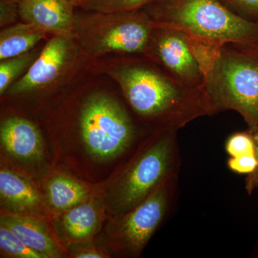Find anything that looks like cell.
Instances as JSON below:
<instances>
[{"mask_svg":"<svg viewBox=\"0 0 258 258\" xmlns=\"http://www.w3.org/2000/svg\"><path fill=\"white\" fill-rule=\"evenodd\" d=\"M107 73L119 85L137 114L160 119L166 128L178 130L195 118L209 115L203 88L181 84L145 55L144 59L123 61Z\"/></svg>","mask_w":258,"mask_h":258,"instance_id":"1","label":"cell"},{"mask_svg":"<svg viewBox=\"0 0 258 258\" xmlns=\"http://www.w3.org/2000/svg\"><path fill=\"white\" fill-rule=\"evenodd\" d=\"M142 10L154 24L184 31L191 44L222 49L258 42V23L235 15L220 0H152Z\"/></svg>","mask_w":258,"mask_h":258,"instance_id":"2","label":"cell"},{"mask_svg":"<svg viewBox=\"0 0 258 258\" xmlns=\"http://www.w3.org/2000/svg\"><path fill=\"white\" fill-rule=\"evenodd\" d=\"M209 115L233 110L252 131L258 126V55L249 46L226 44L203 86Z\"/></svg>","mask_w":258,"mask_h":258,"instance_id":"3","label":"cell"},{"mask_svg":"<svg viewBox=\"0 0 258 258\" xmlns=\"http://www.w3.org/2000/svg\"><path fill=\"white\" fill-rule=\"evenodd\" d=\"M154 23L144 10L75 13L74 36L91 57L106 54L145 55Z\"/></svg>","mask_w":258,"mask_h":258,"instance_id":"4","label":"cell"},{"mask_svg":"<svg viewBox=\"0 0 258 258\" xmlns=\"http://www.w3.org/2000/svg\"><path fill=\"white\" fill-rule=\"evenodd\" d=\"M81 129L88 152L103 160L124 152L135 137V126L124 107L104 93L91 95L85 102Z\"/></svg>","mask_w":258,"mask_h":258,"instance_id":"5","label":"cell"},{"mask_svg":"<svg viewBox=\"0 0 258 258\" xmlns=\"http://www.w3.org/2000/svg\"><path fill=\"white\" fill-rule=\"evenodd\" d=\"M176 132L164 128L161 135L133 161L118 185L116 203L122 211L146 200L168 177L175 175Z\"/></svg>","mask_w":258,"mask_h":258,"instance_id":"6","label":"cell"},{"mask_svg":"<svg viewBox=\"0 0 258 258\" xmlns=\"http://www.w3.org/2000/svg\"><path fill=\"white\" fill-rule=\"evenodd\" d=\"M144 55L181 84L203 88L205 76L194 55L189 37L182 30L154 24Z\"/></svg>","mask_w":258,"mask_h":258,"instance_id":"7","label":"cell"},{"mask_svg":"<svg viewBox=\"0 0 258 258\" xmlns=\"http://www.w3.org/2000/svg\"><path fill=\"white\" fill-rule=\"evenodd\" d=\"M75 42L74 35H54L28 72L13 83L6 93L15 95L40 91L60 82L76 63L78 47Z\"/></svg>","mask_w":258,"mask_h":258,"instance_id":"8","label":"cell"},{"mask_svg":"<svg viewBox=\"0 0 258 258\" xmlns=\"http://www.w3.org/2000/svg\"><path fill=\"white\" fill-rule=\"evenodd\" d=\"M172 175L164 180L142 203L132 209L122 220L119 234L125 247L134 252L144 248L164 218L170 195Z\"/></svg>","mask_w":258,"mask_h":258,"instance_id":"9","label":"cell"},{"mask_svg":"<svg viewBox=\"0 0 258 258\" xmlns=\"http://www.w3.org/2000/svg\"><path fill=\"white\" fill-rule=\"evenodd\" d=\"M75 8L68 0H20L19 16L53 35H73Z\"/></svg>","mask_w":258,"mask_h":258,"instance_id":"10","label":"cell"},{"mask_svg":"<svg viewBox=\"0 0 258 258\" xmlns=\"http://www.w3.org/2000/svg\"><path fill=\"white\" fill-rule=\"evenodd\" d=\"M0 138L5 150L20 160H38L43 154L41 133L36 125L25 118L12 117L4 120Z\"/></svg>","mask_w":258,"mask_h":258,"instance_id":"11","label":"cell"},{"mask_svg":"<svg viewBox=\"0 0 258 258\" xmlns=\"http://www.w3.org/2000/svg\"><path fill=\"white\" fill-rule=\"evenodd\" d=\"M2 203L15 213H40L43 209L36 188L26 178L9 169L0 171Z\"/></svg>","mask_w":258,"mask_h":258,"instance_id":"12","label":"cell"},{"mask_svg":"<svg viewBox=\"0 0 258 258\" xmlns=\"http://www.w3.org/2000/svg\"><path fill=\"white\" fill-rule=\"evenodd\" d=\"M1 224L10 228L24 243L44 257H60L58 247L49 234L46 226L35 217L17 213L3 215Z\"/></svg>","mask_w":258,"mask_h":258,"instance_id":"13","label":"cell"},{"mask_svg":"<svg viewBox=\"0 0 258 258\" xmlns=\"http://www.w3.org/2000/svg\"><path fill=\"white\" fill-rule=\"evenodd\" d=\"M47 32L26 23L14 24L0 32V61L23 55L35 48Z\"/></svg>","mask_w":258,"mask_h":258,"instance_id":"14","label":"cell"},{"mask_svg":"<svg viewBox=\"0 0 258 258\" xmlns=\"http://www.w3.org/2000/svg\"><path fill=\"white\" fill-rule=\"evenodd\" d=\"M51 206L59 211L69 210L86 201L88 189L76 180L68 176H55L47 185Z\"/></svg>","mask_w":258,"mask_h":258,"instance_id":"15","label":"cell"},{"mask_svg":"<svg viewBox=\"0 0 258 258\" xmlns=\"http://www.w3.org/2000/svg\"><path fill=\"white\" fill-rule=\"evenodd\" d=\"M62 225L68 235L76 240L90 237L96 230L98 222L96 209L89 203H82L74 207L62 217Z\"/></svg>","mask_w":258,"mask_h":258,"instance_id":"16","label":"cell"},{"mask_svg":"<svg viewBox=\"0 0 258 258\" xmlns=\"http://www.w3.org/2000/svg\"><path fill=\"white\" fill-rule=\"evenodd\" d=\"M42 50H33L11 58L1 61L0 63V94L6 93L8 88L28 72Z\"/></svg>","mask_w":258,"mask_h":258,"instance_id":"17","label":"cell"},{"mask_svg":"<svg viewBox=\"0 0 258 258\" xmlns=\"http://www.w3.org/2000/svg\"><path fill=\"white\" fill-rule=\"evenodd\" d=\"M0 247L2 250L15 257L45 258L42 254L24 243L13 231L2 224L0 227Z\"/></svg>","mask_w":258,"mask_h":258,"instance_id":"18","label":"cell"},{"mask_svg":"<svg viewBox=\"0 0 258 258\" xmlns=\"http://www.w3.org/2000/svg\"><path fill=\"white\" fill-rule=\"evenodd\" d=\"M152 0H89L83 10L120 13L142 9Z\"/></svg>","mask_w":258,"mask_h":258,"instance_id":"19","label":"cell"},{"mask_svg":"<svg viewBox=\"0 0 258 258\" xmlns=\"http://www.w3.org/2000/svg\"><path fill=\"white\" fill-rule=\"evenodd\" d=\"M225 149L231 157L255 155V145L250 131L232 134L226 142Z\"/></svg>","mask_w":258,"mask_h":258,"instance_id":"20","label":"cell"},{"mask_svg":"<svg viewBox=\"0 0 258 258\" xmlns=\"http://www.w3.org/2000/svg\"><path fill=\"white\" fill-rule=\"evenodd\" d=\"M229 10L241 18L258 23V0H220Z\"/></svg>","mask_w":258,"mask_h":258,"instance_id":"21","label":"cell"},{"mask_svg":"<svg viewBox=\"0 0 258 258\" xmlns=\"http://www.w3.org/2000/svg\"><path fill=\"white\" fill-rule=\"evenodd\" d=\"M20 0H0V26L6 28L16 23Z\"/></svg>","mask_w":258,"mask_h":258,"instance_id":"22","label":"cell"},{"mask_svg":"<svg viewBox=\"0 0 258 258\" xmlns=\"http://www.w3.org/2000/svg\"><path fill=\"white\" fill-rule=\"evenodd\" d=\"M229 169L240 174H249L253 172L257 166L255 155H247L240 157H230L227 161Z\"/></svg>","mask_w":258,"mask_h":258,"instance_id":"23","label":"cell"},{"mask_svg":"<svg viewBox=\"0 0 258 258\" xmlns=\"http://www.w3.org/2000/svg\"><path fill=\"white\" fill-rule=\"evenodd\" d=\"M250 131V130H249ZM253 137L255 145L256 157L257 159V166L253 172L247 174L245 179V189L248 195H251L255 189H258V126L254 130L250 131Z\"/></svg>","mask_w":258,"mask_h":258,"instance_id":"24","label":"cell"},{"mask_svg":"<svg viewBox=\"0 0 258 258\" xmlns=\"http://www.w3.org/2000/svg\"><path fill=\"white\" fill-rule=\"evenodd\" d=\"M78 258H102L103 256L99 252L96 251H86V252H81L76 255Z\"/></svg>","mask_w":258,"mask_h":258,"instance_id":"25","label":"cell"},{"mask_svg":"<svg viewBox=\"0 0 258 258\" xmlns=\"http://www.w3.org/2000/svg\"><path fill=\"white\" fill-rule=\"evenodd\" d=\"M68 1H69L75 8H79L83 10V8L86 7V5H87L89 0H68Z\"/></svg>","mask_w":258,"mask_h":258,"instance_id":"26","label":"cell"},{"mask_svg":"<svg viewBox=\"0 0 258 258\" xmlns=\"http://www.w3.org/2000/svg\"><path fill=\"white\" fill-rule=\"evenodd\" d=\"M258 55V42L256 45H252V46H249Z\"/></svg>","mask_w":258,"mask_h":258,"instance_id":"27","label":"cell"}]
</instances>
